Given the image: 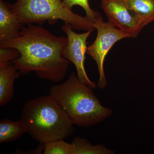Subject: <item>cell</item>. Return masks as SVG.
I'll use <instances>...</instances> for the list:
<instances>
[{
  "instance_id": "obj_15",
  "label": "cell",
  "mask_w": 154,
  "mask_h": 154,
  "mask_svg": "<svg viewBox=\"0 0 154 154\" xmlns=\"http://www.w3.org/2000/svg\"><path fill=\"white\" fill-rule=\"evenodd\" d=\"M20 53L12 47H0V66L3 65L19 58Z\"/></svg>"
},
{
  "instance_id": "obj_7",
  "label": "cell",
  "mask_w": 154,
  "mask_h": 154,
  "mask_svg": "<svg viewBox=\"0 0 154 154\" xmlns=\"http://www.w3.org/2000/svg\"><path fill=\"white\" fill-rule=\"evenodd\" d=\"M101 8L109 22L116 28L136 37L143 28L135 13L130 10L123 0H101Z\"/></svg>"
},
{
  "instance_id": "obj_12",
  "label": "cell",
  "mask_w": 154,
  "mask_h": 154,
  "mask_svg": "<svg viewBox=\"0 0 154 154\" xmlns=\"http://www.w3.org/2000/svg\"><path fill=\"white\" fill-rule=\"evenodd\" d=\"M70 154H113L115 152L102 144L94 145L83 138L76 137L71 143Z\"/></svg>"
},
{
  "instance_id": "obj_5",
  "label": "cell",
  "mask_w": 154,
  "mask_h": 154,
  "mask_svg": "<svg viewBox=\"0 0 154 154\" xmlns=\"http://www.w3.org/2000/svg\"><path fill=\"white\" fill-rule=\"evenodd\" d=\"M94 28L97 30V36L93 44L87 48V53L96 62L99 75L98 88L103 90L107 85L104 69L106 55L117 42L131 37L129 34L116 27L109 21L104 22L102 16L97 11Z\"/></svg>"
},
{
  "instance_id": "obj_4",
  "label": "cell",
  "mask_w": 154,
  "mask_h": 154,
  "mask_svg": "<svg viewBox=\"0 0 154 154\" xmlns=\"http://www.w3.org/2000/svg\"><path fill=\"white\" fill-rule=\"evenodd\" d=\"M11 9L24 26L46 22L53 25L60 20L75 30L95 29L94 22L86 16L75 14L62 0H17Z\"/></svg>"
},
{
  "instance_id": "obj_11",
  "label": "cell",
  "mask_w": 154,
  "mask_h": 154,
  "mask_svg": "<svg viewBox=\"0 0 154 154\" xmlns=\"http://www.w3.org/2000/svg\"><path fill=\"white\" fill-rule=\"evenodd\" d=\"M135 13L143 27L154 21V0H123Z\"/></svg>"
},
{
  "instance_id": "obj_9",
  "label": "cell",
  "mask_w": 154,
  "mask_h": 154,
  "mask_svg": "<svg viewBox=\"0 0 154 154\" xmlns=\"http://www.w3.org/2000/svg\"><path fill=\"white\" fill-rule=\"evenodd\" d=\"M21 73L12 62L0 66V105L5 106L13 99L14 83Z\"/></svg>"
},
{
  "instance_id": "obj_3",
  "label": "cell",
  "mask_w": 154,
  "mask_h": 154,
  "mask_svg": "<svg viewBox=\"0 0 154 154\" xmlns=\"http://www.w3.org/2000/svg\"><path fill=\"white\" fill-rule=\"evenodd\" d=\"M21 119L32 138L40 143L68 138L75 132L70 119L50 94L25 102Z\"/></svg>"
},
{
  "instance_id": "obj_8",
  "label": "cell",
  "mask_w": 154,
  "mask_h": 154,
  "mask_svg": "<svg viewBox=\"0 0 154 154\" xmlns=\"http://www.w3.org/2000/svg\"><path fill=\"white\" fill-rule=\"evenodd\" d=\"M24 26L12 11L11 5L0 0V43L19 37Z\"/></svg>"
},
{
  "instance_id": "obj_2",
  "label": "cell",
  "mask_w": 154,
  "mask_h": 154,
  "mask_svg": "<svg viewBox=\"0 0 154 154\" xmlns=\"http://www.w3.org/2000/svg\"><path fill=\"white\" fill-rule=\"evenodd\" d=\"M93 88L73 72L64 82L52 86L50 95L66 112L75 125L89 127L102 122L113 113L102 105Z\"/></svg>"
},
{
  "instance_id": "obj_10",
  "label": "cell",
  "mask_w": 154,
  "mask_h": 154,
  "mask_svg": "<svg viewBox=\"0 0 154 154\" xmlns=\"http://www.w3.org/2000/svg\"><path fill=\"white\" fill-rule=\"evenodd\" d=\"M28 132L27 127L21 119L17 121L2 119L0 121V143L13 142Z\"/></svg>"
},
{
  "instance_id": "obj_14",
  "label": "cell",
  "mask_w": 154,
  "mask_h": 154,
  "mask_svg": "<svg viewBox=\"0 0 154 154\" xmlns=\"http://www.w3.org/2000/svg\"><path fill=\"white\" fill-rule=\"evenodd\" d=\"M69 8L72 9L73 6L78 5L82 7L85 11L86 17L93 22L96 19V11L92 10L89 5L88 0H63Z\"/></svg>"
},
{
  "instance_id": "obj_13",
  "label": "cell",
  "mask_w": 154,
  "mask_h": 154,
  "mask_svg": "<svg viewBox=\"0 0 154 154\" xmlns=\"http://www.w3.org/2000/svg\"><path fill=\"white\" fill-rule=\"evenodd\" d=\"M71 143L63 139L57 140L44 143V154H70Z\"/></svg>"
},
{
  "instance_id": "obj_1",
  "label": "cell",
  "mask_w": 154,
  "mask_h": 154,
  "mask_svg": "<svg viewBox=\"0 0 154 154\" xmlns=\"http://www.w3.org/2000/svg\"><path fill=\"white\" fill-rule=\"evenodd\" d=\"M67 42L65 36H57L40 25L24 26L20 36L0 43V47H12L20 53L12 62L21 74L32 72L43 79L61 82L66 76L69 61L63 57L62 51Z\"/></svg>"
},
{
  "instance_id": "obj_6",
  "label": "cell",
  "mask_w": 154,
  "mask_h": 154,
  "mask_svg": "<svg viewBox=\"0 0 154 154\" xmlns=\"http://www.w3.org/2000/svg\"><path fill=\"white\" fill-rule=\"evenodd\" d=\"M66 34L67 42L62 51V55L74 65L77 76L80 81L91 88L94 89L97 85L88 77L85 68V54L87 53V40L95 29L79 34L74 32L71 25L64 24L61 28Z\"/></svg>"
}]
</instances>
